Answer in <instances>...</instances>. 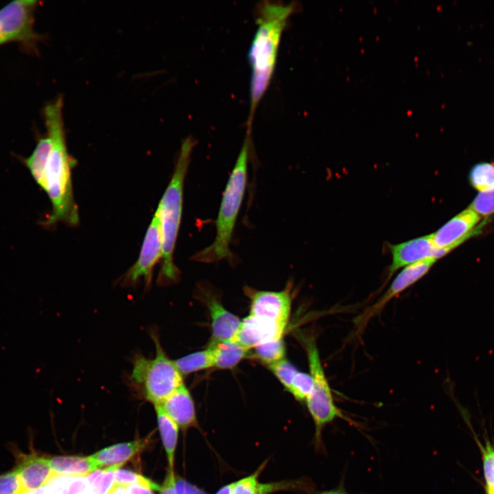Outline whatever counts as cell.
<instances>
[{"label":"cell","mask_w":494,"mask_h":494,"mask_svg":"<svg viewBox=\"0 0 494 494\" xmlns=\"http://www.w3.org/2000/svg\"><path fill=\"white\" fill-rule=\"evenodd\" d=\"M177 494H208L181 478L176 477Z\"/></svg>","instance_id":"cell-34"},{"label":"cell","mask_w":494,"mask_h":494,"mask_svg":"<svg viewBox=\"0 0 494 494\" xmlns=\"http://www.w3.org/2000/svg\"><path fill=\"white\" fill-rule=\"evenodd\" d=\"M62 108L63 98L59 95L45 104L43 110L46 132L51 141L43 189L52 206L51 212L44 223L46 226L59 222L75 226L79 222L71 180V170L76 162L67 150Z\"/></svg>","instance_id":"cell-1"},{"label":"cell","mask_w":494,"mask_h":494,"mask_svg":"<svg viewBox=\"0 0 494 494\" xmlns=\"http://www.w3.org/2000/svg\"><path fill=\"white\" fill-rule=\"evenodd\" d=\"M195 145V140L190 137L183 141L171 180L156 210L163 238L162 263L157 279L160 285L174 283L180 277L173 255L181 222L184 183Z\"/></svg>","instance_id":"cell-3"},{"label":"cell","mask_w":494,"mask_h":494,"mask_svg":"<svg viewBox=\"0 0 494 494\" xmlns=\"http://www.w3.org/2000/svg\"><path fill=\"white\" fill-rule=\"evenodd\" d=\"M208 348L212 352L213 367L231 369L249 356L250 350L235 340L210 342Z\"/></svg>","instance_id":"cell-19"},{"label":"cell","mask_w":494,"mask_h":494,"mask_svg":"<svg viewBox=\"0 0 494 494\" xmlns=\"http://www.w3.org/2000/svg\"><path fill=\"white\" fill-rule=\"evenodd\" d=\"M51 149V138L46 132L45 135L38 137L32 154L23 159L33 179L42 189L45 185V169Z\"/></svg>","instance_id":"cell-21"},{"label":"cell","mask_w":494,"mask_h":494,"mask_svg":"<svg viewBox=\"0 0 494 494\" xmlns=\"http://www.w3.org/2000/svg\"><path fill=\"white\" fill-rule=\"evenodd\" d=\"M305 346L309 373L313 379L312 390L305 402L315 426L314 445L320 450L324 446L322 431L328 424L337 419L351 423L352 420L345 416L335 403L314 340H306Z\"/></svg>","instance_id":"cell-6"},{"label":"cell","mask_w":494,"mask_h":494,"mask_svg":"<svg viewBox=\"0 0 494 494\" xmlns=\"http://www.w3.org/2000/svg\"><path fill=\"white\" fill-rule=\"evenodd\" d=\"M157 405L179 427L186 430L197 427L198 421L193 400L184 383Z\"/></svg>","instance_id":"cell-16"},{"label":"cell","mask_w":494,"mask_h":494,"mask_svg":"<svg viewBox=\"0 0 494 494\" xmlns=\"http://www.w3.org/2000/svg\"><path fill=\"white\" fill-rule=\"evenodd\" d=\"M127 486L114 484L109 494H125Z\"/></svg>","instance_id":"cell-37"},{"label":"cell","mask_w":494,"mask_h":494,"mask_svg":"<svg viewBox=\"0 0 494 494\" xmlns=\"http://www.w3.org/2000/svg\"><path fill=\"white\" fill-rule=\"evenodd\" d=\"M296 8L292 3L273 1H263L258 6L257 27L248 54L251 68L248 134L255 112L272 78L282 33Z\"/></svg>","instance_id":"cell-2"},{"label":"cell","mask_w":494,"mask_h":494,"mask_svg":"<svg viewBox=\"0 0 494 494\" xmlns=\"http://www.w3.org/2000/svg\"><path fill=\"white\" fill-rule=\"evenodd\" d=\"M154 408L156 413L158 429L167 454L169 469H173L174 453L177 445L179 427L159 405H156Z\"/></svg>","instance_id":"cell-22"},{"label":"cell","mask_w":494,"mask_h":494,"mask_svg":"<svg viewBox=\"0 0 494 494\" xmlns=\"http://www.w3.org/2000/svg\"><path fill=\"white\" fill-rule=\"evenodd\" d=\"M198 298L209 309L211 319L212 336L210 342L234 340L242 320L228 311L219 298L207 286L198 285Z\"/></svg>","instance_id":"cell-13"},{"label":"cell","mask_w":494,"mask_h":494,"mask_svg":"<svg viewBox=\"0 0 494 494\" xmlns=\"http://www.w3.org/2000/svg\"><path fill=\"white\" fill-rule=\"evenodd\" d=\"M291 285L280 292L257 290L245 287L250 300V314L281 324H287L291 312Z\"/></svg>","instance_id":"cell-11"},{"label":"cell","mask_w":494,"mask_h":494,"mask_svg":"<svg viewBox=\"0 0 494 494\" xmlns=\"http://www.w3.org/2000/svg\"><path fill=\"white\" fill-rule=\"evenodd\" d=\"M23 494H49L45 486L31 491L24 492Z\"/></svg>","instance_id":"cell-38"},{"label":"cell","mask_w":494,"mask_h":494,"mask_svg":"<svg viewBox=\"0 0 494 494\" xmlns=\"http://www.w3.org/2000/svg\"><path fill=\"white\" fill-rule=\"evenodd\" d=\"M487 494H494V489L486 488Z\"/></svg>","instance_id":"cell-42"},{"label":"cell","mask_w":494,"mask_h":494,"mask_svg":"<svg viewBox=\"0 0 494 494\" xmlns=\"http://www.w3.org/2000/svg\"><path fill=\"white\" fill-rule=\"evenodd\" d=\"M137 494H154V493H153L152 489L145 487V486H141V485H137Z\"/></svg>","instance_id":"cell-40"},{"label":"cell","mask_w":494,"mask_h":494,"mask_svg":"<svg viewBox=\"0 0 494 494\" xmlns=\"http://www.w3.org/2000/svg\"><path fill=\"white\" fill-rule=\"evenodd\" d=\"M232 484L230 483L220 488L215 494H231Z\"/></svg>","instance_id":"cell-39"},{"label":"cell","mask_w":494,"mask_h":494,"mask_svg":"<svg viewBox=\"0 0 494 494\" xmlns=\"http://www.w3.org/2000/svg\"><path fill=\"white\" fill-rule=\"evenodd\" d=\"M268 368L288 391L298 370L285 358L268 365Z\"/></svg>","instance_id":"cell-31"},{"label":"cell","mask_w":494,"mask_h":494,"mask_svg":"<svg viewBox=\"0 0 494 494\" xmlns=\"http://www.w3.org/2000/svg\"><path fill=\"white\" fill-rule=\"evenodd\" d=\"M163 256V238L160 220L156 211L146 231L139 257L122 279L126 287L137 285L143 278L146 287L152 282L154 266Z\"/></svg>","instance_id":"cell-8"},{"label":"cell","mask_w":494,"mask_h":494,"mask_svg":"<svg viewBox=\"0 0 494 494\" xmlns=\"http://www.w3.org/2000/svg\"><path fill=\"white\" fill-rule=\"evenodd\" d=\"M313 388L311 375L306 373L297 371L295 374L289 392L299 401H306Z\"/></svg>","instance_id":"cell-28"},{"label":"cell","mask_w":494,"mask_h":494,"mask_svg":"<svg viewBox=\"0 0 494 494\" xmlns=\"http://www.w3.org/2000/svg\"><path fill=\"white\" fill-rule=\"evenodd\" d=\"M174 361L182 375L213 367L212 352L208 347Z\"/></svg>","instance_id":"cell-24"},{"label":"cell","mask_w":494,"mask_h":494,"mask_svg":"<svg viewBox=\"0 0 494 494\" xmlns=\"http://www.w3.org/2000/svg\"><path fill=\"white\" fill-rule=\"evenodd\" d=\"M146 445V440L139 439L106 447L91 456L97 462L99 468L122 465L141 451Z\"/></svg>","instance_id":"cell-18"},{"label":"cell","mask_w":494,"mask_h":494,"mask_svg":"<svg viewBox=\"0 0 494 494\" xmlns=\"http://www.w3.org/2000/svg\"><path fill=\"white\" fill-rule=\"evenodd\" d=\"M38 4L35 0H19L0 9V47L16 43L27 53L38 54V43L43 40L34 30Z\"/></svg>","instance_id":"cell-7"},{"label":"cell","mask_w":494,"mask_h":494,"mask_svg":"<svg viewBox=\"0 0 494 494\" xmlns=\"http://www.w3.org/2000/svg\"><path fill=\"white\" fill-rule=\"evenodd\" d=\"M121 465L97 469L88 475L89 484L86 494H109L115 481V473Z\"/></svg>","instance_id":"cell-25"},{"label":"cell","mask_w":494,"mask_h":494,"mask_svg":"<svg viewBox=\"0 0 494 494\" xmlns=\"http://www.w3.org/2000/svg\"><path fill=\"white\" fill-rule=\"evenodd\" d=\"M482 217L469 207L430 234L434 245L447 253L481 231Z\"/></svg>","instance_id":"cell-10"},{"label":"cell","mask_w":494,"mask_h":494,"mask_svg":"<svg viewBox=\"0 0 494 494\" xmlns=\"http://www.w3.org/2000/svg\"><path fill=\"white\" fill-rule=\"evenodd\" d=\"M115 485L128 486L130 484H138L152 489V491H160L161 486L150 480L131 471L118 469L115 473Z\"/></svg>","instance_id":"cell-29"},{"label":"cell","mask_w":494,"mask_h":494,"mask_svg":"<svg viewBox=\"0 0 494 494\" xmlns=\"http://www.w3.org/2000/svg\"><path fill=\"white\" fill-rule=\"evenodd\" d=\"M150 336L155 345V355L147 357L136 353L132 360L128 381L132 390L154 405L159 404L183 383V375L164 351L158 335L152 330Z\"/></svg>","instance_id":"cell-5"},{"label":"cell","mask_w":494,"mask_h":494,"mask_svg":"<svg viewBox=\"0 0 494 494\" xmlns=\"http://www.w3.org/2000/svg\"><path fill=\"white\" fill-rule=\"evenodd\" d=\"M137 484H130L126 488L125 494H137Z\"/></svg>","instance_id":"cell-41"},{"label":"cell","mask_w":494,"mask_h":494,"mask_svg":"<svg viewBox=\"0 0 494 494\" xmlns=\"http://www.w3.org/2000/svg\"><path fill=\"white\" fill-rule=\"evenodd\" d=\"M51 470L56 474L84 476L99 469L97 462L91 456L47 457Z\"/></svg>","instance_id":"cell-20"},{"label":"cell","mask_w":494,"mask_h":494,"mask_svg":"<svg viewBox=\"0 0 494 494\" xmlns=\"http://www.w3.org/2000/svg\"><path fill=\"white\" fill-rule=\"evenodd\" d=\"M159 493L160 494H177L176 476L172 469H169Z\"/></svg>","instance_id":"cell-35"},{"label":"cell","mask_w":494,"mask_h":494,"mask_svg":"<svg viewBox=\"0 0 494 494\" xmlns=\"http://www.w3.org/2000/svg\"><path fill=\"white\" fill-rule=\"evenodd\" d=\"M435 262L434 259H426L402 268L384 294L355 319L357 331H362L372 318L379 314L392 299L423 278Z\"/></svg>","instance_id":"cell-9"},{"label":"cell","mask_w":494,"mask_h":494,"mask_svg":"<svg viewBox=\"0 0 494 494\" xmlns=\"http://www.w3.org/2000/svg\"><path fill=\"white\" fill-rule=\"evenodd\" d=\"M392 261L388 269L389 279L399 269L426 260H437L447 254L444 250L436 247L431 235L421 236L404 242L389 244Z\"/></svg>","instance_id":"cell-12"},{"label":"cell","mask_w":494,"mask_h":494,"mask_svg":"<svg viewBox=\"0 0 494 494\" xmlns=\"http://www.w3.org/2000/svg\"><path fill=\"white\" fill-rule=\"evenodd\" d=\"M469 207L483 218L494 214V187L479 192Z\"/></svg>","instance_id":"cell-30"},{"label":"cell","mask_w":494,"mask_h":494,"mask_svg":"<svg viewBox=\"0 0 494 494\" xmlns=\"http://www.w3.org/2000/svg\"><path fill=\"white\" fill-rule=\"evenodd\" d=\"M14 469L25 492L42 487L54 474L49 466L47 458L34 453L22 454Z\"/></svg>","instance_id":"cell-17"},{"label":"cell","mask_w":494,"mask_h":494,"mask_svg":"<svg viewBox=\"0 0 494 494\" xmlns=\"http://www.w3.org/2000/svg\"><path fill=\"white\" fill-rule=\"evenodd\" d=\"M469 181L478 192L487 191L494 187V164L482 162L474 165L469 173Z\"/></svg>","instance_id":"cell-27"},{"label":"cell","mask_w":494,"mask_h":494,"mask_svg":"<svg viewBox=\"0 0 494 494\" xmlns=\"http://www.w3.org/2000/svg\"><path fill=\"white\" fill-rule=\"evenodd\" d=\"M24 492L15 469L0 475V494H23Z\"/></svg>","instance_id":"cell-33"},{"label":"cell","mask_w":494,"mask_h":494,"mask_svg":"<svg viewBox=\"0 0 494 494\" xmlns=\"http://www.w3.org/2000/svg\"><path fill=\"white\" fill-rule=\"evenodd\" d=\"M250 351L249 355L268 365L284 359L285 346L283 338L261 344Z\"/></svg>","instance_id":"cell-26"},{"label":"cell","mask_w":494,"mask_h":494,"mask_svg":"<svg viewBox=\"0 0 494 494\" xmlns=\"http://www.w3.org/2000/svg\"><path fill=\"white\" fill-rule=\"evenodd\" d=\"M483 459V469L486 488L494 489V448L486 440L485 446L479 443Z\"/></svg>","instance_id":"cell-32"},{"label":"cell","mask_w":494,"mask_h":494,"mask_svg":"<svg viewBox=\"0 0 494 494\" xmlns=\"http://www.w3.org/2000/svg\"><path fill=\"white\" fill-rule=\"evenodd\" d=\"M267 462L252 474L232 482L231 494H272L282 491H309L311 484L302 479L260 482L258 478Z\"/></svg>","instance_id":"cell-15"},{"label":"cell","mask_w":494,"mask_h":494,"mask_svg":"<svg viewBox=\"0 0 494 494\" xmlns=\"http://www.w3.org/2000/svg\"><path fill=\"white\" fill-rule=\"evenodd\" d=\"M250 146V136L247 135L223 192L215 222L216 235L214 241L193 255L192 259L194 261L210 263L233 259L230 244L246 188Z\"/></svg>","instance_id":"cell-4"},{"label":"cell","mask_w":494,"mask_h":494,"mask_svg":"<svg viewBox=\"0 0 494 494\" xmlns=\"http://www.w3.org/2000/svg\"><path fill=\"white\" fill-rule=\"evenodd\" d=\"M315 494H350V493L346 491V490L344 487V484L343 480H342L337 487L333 488L332 489H329V490L322 491L318 492Z\"/></svg>","instance_id":"cell-36"},{"label":"cell","mask_w":494,"mask_h":494,"mask_svg":"<svg viewBox=\"0 0 494 494\" xmlns=\"http://www.w3.org/2000/svg\"><path fill=\"white\" fill-rule=\"evenodd\" d=\"M88 475L71 476L54 473L45 484L49 494H86Z\"/></svg>","instance_id":"cell-23"},{"label":"cell","mask_w":494,"mask_h":494,"mask_svg":"<svg viewBox=\"0 0 494 494\" xmlns=\"http://www.w3.org/2000/svg\"><path fill=\"white\" fill-rule=\"evenodd\" d=\"M286 325L249 314L242 320L234 340L250 350L267 342L282 338Z\"/></svg>","instance_id":"cell-14"}]
</instances>
